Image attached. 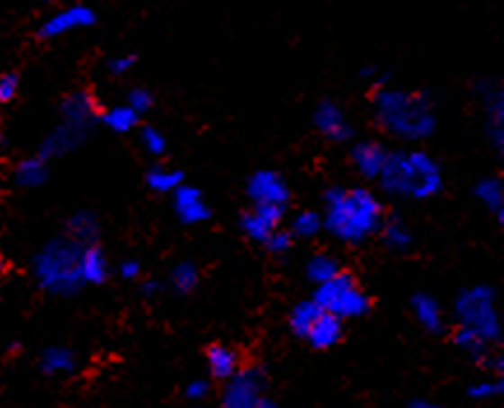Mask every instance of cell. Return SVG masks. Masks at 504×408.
I'll use <instances>...</instances> for the list:
<instances>
[{
	"mask_svg": "<svg viewBox=\"0 0 504 408\" xmlns=\"http://www.w3.org/2000/svg\"><path fill=\"white\" fill-rule=\"evenodd\" d=\"M323 230L344 244H363L377 235L383 223V207L370 188H328L323 195Z\"/></svg>",
	"mask_w": 504,
	"mask_h": 408,
	"instance_id": "6da1fadb",
	"label": "cell"
},
{
	"mask_svg": "<svg viewBox=\"0 0 504 408\" xmlns=\"http://www.w3.org/2000/svg\"><path fill=\"white\" fill-rule=\"evenodd\" d=\"M374 116L386 133L405 142L428 139L437 126L430 98L418 91L379 89L374 95Z\"/></svg>",
	"mask_w": 504,
	"mask_h": 408,
	"instance_id": "7a4b0ae2",
	"label": "cell"
},
{
	"mask_svg": "<svg viewBox=\"0 0 504 408\" xmlns=\"http://www.w3.org/2000/svg\"><path fill=\"white\" fill-rule=\"evenodd\" d=\"M377 182L386 193L411 200H430L444 188L442 167L421 149L388 151Z\"/></svg>",
	"mask_w": 504,
	"mask_h": 408,
	"instance_id": "3957f363",
	"label": "cell"
},
{
	"mask_svg": "<svg viewBox=\"0 0 504 408\" xmlns=\"http://www.w3.org/2000/svg\"><path fill=\"white\" fill-rule=\"evenodd\" d=\"M82 244L72 237H61L47 242L33 260L35 281L42 290L51 295H72L84 286L82 267Z\"/></svg>",
	"mask_w": 504,
	"mask_h": 408,
	"instance_id": "277c9868",
	"label": "cell"
},
{
	"mask_svg": "<svg viewBox=\"0 0 504 408\" xmlns=\"http://www.w3.org/2000/svg\"><path fill=\"white\" fill-rule=\"evenodd\" d=\"M454 311L460 327L477 332L479 337L486 339L488 343L500 341V337H502V320H500L498 314V302H495L493 288H465V290L455 297Z\"/></svg>",
	"mask_w": 504,
	"mask_h": 408,
	"instance_id": "5b68a950",
	"label": "cell"
},
{
	"mask_svg": "<svg viewBox=\"0 0 504 408\" xmlns=\"http://www.w3.org/2000/svg\"><path fill=\"white\" fill-rule=\"evenodd\" d=\"M314 302L323 311L339 315L342 320L363 318L372 309V299L358 286L354 274L339 270L333 279L319 283L314 293Z\"/></svg>",
	"mask_w": 504,
	"mask_h": 408,
	"instance_id": "8992f818",
	"label": "cell"
},
{
	"mask_svg": "<svg viewBox=\"0 0 504 408\" xmlns=\"http://www.w3.org/2000/svg\"><path fill=\"white\" fill-rule=\"evenodd\" d=\"M226 408H274V399L267 397L266 374L256 367H239L221 392Z\"/></svg>",
	"mask_w": 504,
	"mask_h": 408,
	"instance_id": "52a82bcc",
	"label": "cell"
},
{
	"mask_svg": "<svg viewBox=\"0 0 504 408\" xmlns=\"http://www.w3.org/2000/svg\"><path fill=\"white\" fill-rule=\"evenodd\" d=\"M247 195L254 204H282V207H286L291 202V186L279 172L258 170L247 182Z\"/></svg>",
	"mask_w": 504,
	"mask_h": 408,
	"instance_id": "ba28073f",
	"label": "cell"
},
{
	"mask_svg": "<svg viewBox=\"0 0 504 408\" xmlns=\"http://www.w3.org/2000/svg\"><path fill=\"white\" fill-rule=\"evenodd\" d=\"M284 216H286V207H282V204H254L249 211L242 214L239 227L251 242L263 244L272 230L282 227Z\"/></svg>",
	"mask_w": 504,
	"mask_h": 408,
	"instance_id": "9c48e42d",
	"label": "cell"
},
{
	"mask_svg": "<svg viewBox=\"0 0 504 408\" xmlns=\"http://www.w3.org/2000/svg\"><path fill=\"white\" fill-rule=\"evenodd\" d=\"M94 23H95V12L91 10V7L82 5V3H75V5L54 12V14L40 26V38L45 40L61 38V35L72 33V31H82V28L94 26Z\"/></svg>",
	"mask_w": 504,
	"mask_h": 408,
	"instance_id": "30bf717a",
	"label": "cell"
},
{
	"mask_svg": "<svg viewBox=\"0 0 504 408\" xmlns=\"http://www.w3.org/2000/svg\"><path fill=\"white\" fill-rule=\"evenodd\" d=\"M172 207H175V214H177L179 221L184 226H198V223L210 221L212 209L207 204L202 191L189 183H182L172 191Z\"/></svg>",
	"mask_w": 504,
	"mask_h": 408,
	"instance_id": "8fae6325",
	"label": "cell"
},
{
	"mask_svg": "<svg viewBox=\"0 0 504 408\" xmlns=\"http://www.w3.org/2000/svg\"><path fill=\"white\" fill-rule=\"evenodd\" d=\"M314 126L316 130L328 137L330 142H349L354 137V128H351L349 119L344 114L342 107L335 100H321L314 110Z\"/></svg>",
	"mask_w": 504,
	"mask_h": 408,
	"instance_id": "7c38bea8",
	"label": "cell"
},
{
	"mask_svg": "<svg viewBox=\"0 0 504 408\" xmlns=\"http://www.w3.org/2000/svg\"><path fill=\"white\" fill-rule=\"evenodd\" d=\"M386 146L382 142H374V139H363V142H356L351 146V163H354L360 177L367 179V182L379 177V172L386 163Z\"/></svg>",
	"mask_w": 504,
	"mask_h": 408,
	"instance_id": "4fadbf2b",
	"label": "cell"
},
{
	"mask_svg": "<svg viewBox=\"0 0 504 408\" xmlns=\"http://www.w3.org/2000/svg\"><path fill=\"white\" fill-rule=\"evenodd\" d=\"M344 334V320L330 311H321L307 330L305 341L316 350H328V348L338 346Z\"/></svg>",
	"mask_w": 504,
	"mask_h": 408,
	"instance_id": "5bb4252c",
	"label": "cell"
},
{
	"mask_svg": "<svg viewBox=\"0 0 504 408\" xmlns=\"http://www.w3.org/2000/svg\"><path fill=\"white\" fill-rule=\"evenodd\" d=\"M483 107H486V130L490 142L502 149L504 144V93L498 84H486L483 93Z\"/></svg>",
	"mask_w": 504,
	"mask_h": 408,
	"instance_id": "9a60e30c",
	"label": "cell"
},
{
	"mask_svg": "<svg viewBox=\"0 0 504 408\" xmlns=\"http://www.w3.org/2000/svg\"><path fill=\"white\" fill-rule=\"evenodd\" d=\"M411 314H414L416 323L430 334H439L444 330V311L432 295L416 293L411 297Z\"/></svg>",
	"mask_w": 504,
	"mask_h": 408,
	"instance_id": "2e32d148",
	"label": "cell"
},
{
	"mask_svg": "<svg viewBox=\"0 0 504 408\" xmlns=\"http://www.w3.org/2000/svg\"><path fill=\"white\" fill-rule=\"evenodd\" d=\"M86 133H89L86 128L72 126V123L63 121V126L56 128L54 133L45 139V144H42V154L40 155H42V158H54V155L68 154V151L75 149V146L86 137Z\"/></svg>",
	"mask_w": 504,
	"mask_h": 408,
	"instance_id": "e0dca14e",
	"label": "cell"
},
{
	"mask_svg": "<svg viewBox=\"0 0 504 408\" xmlns=\"http://www.w3.org/2000/svg\"><path fill=\"white\" fill-rule=\"evenodd\" d=\"M207 367H210L212 378L226 381V378H230L242 364H239V355L235 348L226 346V343H212V346L207 348Z\"/></svg>",
	"mask_w": 504,
	"mask_h": 408,
	"instance_id": "ac0fdd59",
	"label": "cell"
},
{
	"mask_svg": "<svg viewBox=\"0 0 504 408\" xmlns=\"http://www.w3.org/2000/svg\"><path fill=\"white\" fill-rule=\"evenodd\" d=\"M61 111H63V121L89 130L91 121H94L95 116V102L89 93L79 91V93H72L63 100Z\"/></svg>",
	"mask_w": 504,
	"mask_h": 408,
	"instance_id": "d6986e66",
	"label": "cell"
},
{
	"mask_svg": "<svg viewBox=\"0 0 504 408\" xmlns=\"http://www.w3.org/2000/svg\"><path fill=\"white\" fill-rule=\"evenodd\" d=\"M79 267H82L84 283H94V286H98V283H105L107 274H110L105 253H103L95 244L84 246L82 258H79Z\"/></svg>",
	"mask_w": 504,
	"mask_h": 408,
	"instance_id": "ffe728a7",
	"label": "cell"
},
{
	"mask_svg": "<svg viewBox=\"0 0 504 408\" xmlns=\"http://www.w3.org/2000/svg\"><path fill=\"white\" fill-rule=\"evenodd\" d=\"M474 195L488 211L498 216V221L504 223V183L498 177H486L474 186Z\"/></svg>",
	"mask_w": 504,
	"mask_h": 408,
	"instance_id": "44dd1931",
	"label": "cell"
},
{
	"mask_svg": "<svg viewBox=\"0 0 504 408\" xmlns=\"http://www.w3.org/2000/svg\"><path fill=\"white\" fill-rule=\"evenodd\" d=\"M100 235V223L95 218L94 211H77L68 221V237H72L75 242H79L82 246H89V244H95Z\"/></svg>",
	"mask_w": 504,
	"mask_h": 408,
	"instance_id": "7402d4cb",
	"label": "cell"
},
{
	"mask_svg": "<svg viewBox=\"0 0 504 408\" xmlns=\"http://www.w3.org/2000/svg\"><path fill=\"white\" fill-rule=\"evenodd\" d=\"M50 170H47V158L35 155V158L22 160L14 170V183L19 188H38L47 182Z\"/></svg>",
	"mask_w": 504,
	"mask_h": 408,
	"instance_id": "603a6c76",
	"label": "cell"
},
{
	"mask_svg": "<svg viewBox=\"0 0 504 408\" xmlns=\"http://www.w3.org/2000/svg\"><path fill=\"white\" fill-rule=\"evenodd\" d=\"M379 232H382L386 249L395 251V253H405V251L411 249V244H414V232L400 221V218H388V221L383 218Z\"/></svg>",
	"mask_w": 504,
	"mask_h": 408,
	"instance_id": "cb8c5ba5",
	"label": "cell"
},
{
	"mask_svg": "<svg viewBox=\"0 0 504 408\" xmlns=\"http://www.w3.org/2000/svg\"><path fill=\"white\" fill-rule=\"evenodd\" d=\"M77 367V358L72 355L70 348L66 346H51L42 355V371L50 376H66L72 374Z\"/></svg>",
	"mask_w": 504,
	"mask_h": 408,
	"instance_id": "d4e9b609",
	"label": "cell"
},
{
	"mask_svg": "<svg viewBox=\"0 0 504 408\" xmlns=\"http://www.w3.org/2000/svg\"><path fill=\"white\" fill-rule=\"evenodd\" d=\"M147 186L154 191V193H161L167 195L172 193L175 188L182 186L184 183V172L177 170V167H166V165H156L147 172V177H144Z\"/></svg>",
	"mask_w": 504,
	"mask_h": 408,
	"instance_id": "484cf974",
	"label": "cell"
},
{
	"mask_svg": "<svg viewBox=\"0 0 504 408\" xmlns=\"http://www.w3.org/2000/svg\"><path fill=\"white\" fill-rule=\"evenodd\" d=\"M321 306L314 302V297L311 299H302V302H298L291 309V314H288V325H291V332H293L295 337L305 339L307 330L311 327V323L316 320V315L321 314Z\"/></svg>",
	"mask_w": 504,
	"mask_h": 408,
	"instance_id": "4316f807",
	"label": "cell"
},
{
	"mask_svg": "<svg viewBox=\"0 0 504 408\" xmlns=\"http://www.w3.org/2000/svg\"><path fill=\"white\" fill-rule=\"evenodd\" d=\"M103 121H105V126L112 128L114 133L126 135L138 128L140 114L126 102V105H117V107H112V110H107L105 114H103Z\"/></svg>",
	"mask_w": 504,
	"mask_h": 408,
	"instance_id": "83f0119b",
	"label": "cell"
},
{
	"mask_svg": "<svg viewBox=\"0 0 504 408\" xmlns=\"http://www.w3.org/2000/svg\"><path fill=\"white\" fill-rule=\"evenodd\" d=\"M200 283V267L191 260H184L179 265L172 267L170 271V286L182 295L194 293Z\"/></svg>",
	"mask_w": 504,
	"mask_h": 408,
	"instance_id": "f1b7e54d",
	"label": "cell"
},
{
	"mask_svg": "<svg viewBox=\"0 0 504 408\" xmlns=\"http://www.w3.org/2000/svg\"><path fill=\"white\" fill-rule=\"evenodd\" d=\"M338 271H339V262L333 258V255L328 253H314L310 260H307L305 265V276L314 283V286L328 281V279H333Z\"/></svg>",
	"mask_w": 504,
	"mask_h": 408,
	"instance_id": "f546056e",
	"label": "cell"
},
{
	"mask_svg": "<svg viewBox=\"0 0 504 408\" xmlns=\"http://www.w3.org/2000/svg\"><path fill=\"white\" fill-rule=\"evenodd\" d=\"M454 341H455V346H458L465 355H470L472 359H479V362L488 359V348H490V343H488L483 337H479L477 332H472V330H467V327L458 325V332H455Z\"/></svg>",
	"mask_w": 504,
	"mask_h": 408,
	"instance_id": "4dcf8cb0",
	"label": "cell"
},
{
	"mask_svg": "<svg viewBox=\"0 0 504 408\" xmlns=\"http://www.w3.org/2000/svg\"><path fill=\"white\" fill-rule=\"evenodd\" d=\"M321 230H323V216L316 214V211H310V209L300 211V214L293 216V221H291V232H293V237L311 239Z\"/></svg>",
	"mask_w": 504,
	"mask_h": 408,
	"instance_id": "1f68e13d",
	"label": "cell"
},
{
	"mask_svg": "<svg viewBox=\"0 0 504 408\" xmlns=\"http://www.w3.org/2000/svg\"><path fill=\"white\" fill-rule=\"evenodd\" d=\"M140 142H142L144 151L149 155H154V158H161V155L167 154V139L158 128L144 126L142 130H140Z\"/></svg>",
	"mask_w": 504,
	"mask_h": 408,
	"instance_id": "d6a6232c",
	"label": "cell"
},
{
	"mask_svg": "<svg viewBox=\"0 0 504 408\" xmlns=\"http://www.w3.org/2000/svg\"><path fill=\"white\" fill-rule=\"evenodd\" d=\"M293 242H295L293 232L277 227V230H272L270 235H267V239L263 242V246H266L272 255H284L293 249Z\"/></svg>",
	"mask_w": 504,
	"mask_h": 408,
	"instance_id": "836d02e7",
	"label": "cell"
},
{
	"mask_svg": "<svg viewBox=\"0 0 504 408\" xmlns=\"http://www.w3.org/2000/svg\"><path fill=\"white\" fill-rule=\"evenodd\" d=\"M504 392V383L502 381H482V383H474V386L467 390V397L472 402H490L495 399L498 395Z\"/></svg>",
	"mask_w": 504,
	"mask_h": 408,
	"instance_id": "e575fe53",
	"label": "cell"
},
{
	"mask_svg": "<svg viewBox=\"0 0 504 408\" xmlns=\"http://www.w3.org/2000/svg\"><path fill=\"white\" fill-rule=\"evenodd\" d=\"M128 105L133 107V110L142 116L154 107V95H151V91L140 89L138 86V89H133L130 93H128Z\"/></svg>",
	"mask_w": 504,
	"mask_h": 408,
	"instance_id": "d590c367",
	"label": "cell"
},
{
	"mask_svg": "<svg viewBox=\"0 0 504 408\" xmlns=\"http://www.w3.org/2000/svg\"><path fill=\"white\" fill-rule=\"evenodd\" d=\"M210 392H212V386L207 378H195V381H191L189 386L184 387V397L189 399V402L200 404L210 397Z\"/></svg>",
	"mask_w": 504,
	"mask_h": 408,
	"instance_id": "8d00e7d4",
	"label": "cell"
},
{
	"mask_svg": "<svg viewBox=\"0 0 504 408\" xmlns=\"http://www.w3.org/2000/svg\"><path fill=\"white\" fill-rule=\"evenodd\" d=\"M19 93V77L14 72L0 75V102H12Z\"/></svg>",
	"mask_w": 504,
	"mask_h": 408,
	"instance_id": "74e56055",
	"label": "cell"
},
{
	"mask_svg": "<svg viewBox=\"0 0 504 408\" xmlns=\"http://www.w3.org/2000/svg\"><path fill=\"white\" fill-rule=\"evenodd\" d=\"M107 67H110L112 75L122 77V75H126V72H130L135 67V56H114V58L107 63Z\"/></svg>",
	"mask_w": 504,
	"mask_h": 408,
	"instance_id": "f35d334b",
	"label": "cell"
},
{
	"mask_svg": "<svg viewBox=\"0 0 504 408\" xmlns=\"http://www.w3.org/2000/svg\"><path fill=\"white\" fill-rule=\"evenodd\" d=\"M119 276H122L123 281H135L142 276V265H140L138 260H123L122 265H119Z\"/></svg>",
	"mask_w": 504,
	"mask_h": 408,
	"instance_id": "ab89813d",
	"label": "cell"
},
{
	"mask_svg": "<svg viewBox=\"0 0 504 408\" xmlns=\"http://www.w3.org/2000/svg\"><path fill=\"white\" fill-rule=\"evenodd\" d=\"M142 293L147 295V297H154V295L161 293V283L154 281V279H149V281L142 283Z\"/></svg>",
	"mask_w": 504,
	"mask_h": 408,
	"instance_id": "60d3db41",
	"label": "cell"
},
{
	"mask_svg": "<svg viewBox=\"0 0 504 408\" xmlns=\"http://www.w3.org/2000/svg\"><path fill=\"white\" fill-rule=\"evenodd\" d=\"M410 408H432V404L428 402V399H410V404H407Z\"/></svg>",
	"mask_w": 504,
	"mask_h": 408,
	"instance_id": "b9f144b4",
	"label": "cell"
},
{
	"mask_svg": "<svg viewBox=\"0 0 504 408\" xmlns=\"http://www.w3.org/2000/svg\"><path fill=\"white\" fill-rule=\"evenodd\" d=\"M3 274H5V258L0 255V279H3Z\"/></svg>",
	"mask_w": 504,
	"mask_h": 408,
	"instance_id": "7bdbcfd3",
	"label": "cell"
},
{
	"mask_svg": "<svg viewBox=\"0 0 504 408\" xmlns=\"http://www.w3.org/2000/svg\"><path fill=\"white\" fill-rule=\"evenodd\" d=\"M45 3H56V0H45Z\"/></svg>",
	"mask_w": 504,
	"mask_h": 408,
	"instance_id": "ee69618b",
	"label": "cell"
}]
</instances>
